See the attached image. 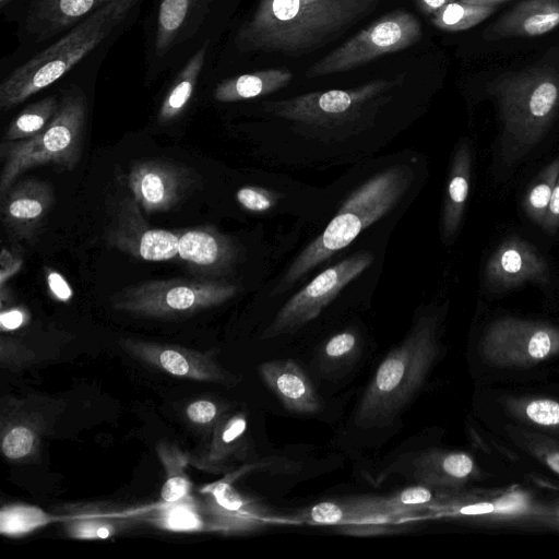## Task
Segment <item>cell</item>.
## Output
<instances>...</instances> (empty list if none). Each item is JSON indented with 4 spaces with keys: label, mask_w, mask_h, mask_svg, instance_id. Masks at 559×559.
Segmentation results:
<instances>
[{
    "label": "cell",
    "mask_w": 559,
    "mask_h": 559,
    "mask_svg": "<svg viewBox=\"0 0 559 559\" xmlns=\"http://www.w3.org/2000/svg\"><path fill=\"white\" fill-rule=\"evenodd\" d=\"M188 498V497H187ZM181 499L168 503L160 513L158 525L175 532H191L202 528L203 522L191 502Z\"/></svg>",
    "instance_id": "obj_34"
},
{
    "label": "cell",
    "mask_w": 559,
    "mask_h": 559,
    "mask_svg": "<svg viewBox=\"0 0 559 559\" xmlns=\"http://www.w3.org/2000/svg\"><path fill=\"white\" fill-rule=\"evenodd\" d=\"M401 80L402 76L378 79L355 88L313 92L264 105L267 112L283 119L320 127L340 126L354 120Z\"/></svg>",
    "instance_id": "obj_10"
},
{
    "label": "cell",
    "mask_w": 559,
    "mask_h": 559,
    "mask_svg": "<svg viewBox=\"0 0 559 559\" xmlns=\"http://www.w3.org/2000/svg\"><path fill=\"white\" fill-rule=\"evenodd\" d=\"M111 1L115 0H27L16 19L19 43L25 47H39Z\"/></svg>",
    "instance_id": "obj_15"
},
{
    "label": "cell",
    "mask_w": 559,
    "mask_h": 559,
    "mask_svg": "<svg viewBox=\"0 0 559 559\" xmlns=\"http://www.w3.org/2000/svg\"><path fill=\"white\" fill-rule=\"evenodd\" d=\"M53 521V516L35 506H5L0 512V532L12 537L23 536Z\"/></svg>",
    "instance_id": "obj_32"
},
{
    "label": "cell",
    "mask_w": 559,
    "mask_h": 559,
    "mask_svg": "<svg viewBox=\"0 0 559 559\" xmlns=\"http://www.w3.org/2000/svg\"><path fill=\"white\" fill-rule=\"evenodd\" d=\"M496 11V7L451 1L432 13V24L442 31L460 32L472 28Z\"/></svg>",
    "instance_id": "obj_29"
},
{
    "label": "cell",
    "mask_w": 559,
    "mask_h": 559,
    "mask_svg": "<svg viewBox=\"0 0 559 559\" xmlns=\"http://www.w3.org/2000/svg\"><path fill=\"white\" fill-rule=\"evenodd\" d=\"M559 176V157L546 165L530 186L524 200L525 214L538 225H543L552 190Z\"/></svg>",
    "instance_id": "obj_31"
},
{
    "label": "cell",
    "mask_w": 559,
    "mask_h": 559,
    "mask_svg": "<svg viewBox=\"0 0 559 559\" xmlns=\"http://www.w3.org/2000/svg\"><path fill=\"white\" fill-rule=\"evenodd\" d=\"M236 293L235 284L218 280H154L128 286L111 305L135 316L174 319L219 306Z\"/></svg>",
    "instance_id": "obj_7"
},
{
    "label": "cell",
    "mask_w": 559,
    "mask_h": 559,
    "mask_svg": "<svg viewBox=\"0 0 559 559\" xmlns=\"http://www.w3.org/2000/svg\"><path fill=\"white\" fill-rule=\"evenodd\" d=\"M13 0H0V8L4 10Z\"/></svg>",
    "instance_id": "obj_50"
},
{
    "label": "cell",
    "mask_w": 559,
    "mask_h": 559,
    "mask_svg": "<svg viewBox=\"0 0 559 559\" xmlns=\"http://www.w3.org/2000/svg\"><path fill=\"white\" fill-rule=\"evenodd\" d=\"M523 499L522 497H519L516 495L508 496L503 499H501L495 510L500 512H513L518 511L523 507Z\"/></svg>",
    "instance_id": "obj_46"
},
{
    "label": "cell",
    "mask_w": 559,
    "mask_h": 559,
    "mask_svg": "<svg viewBox=\"0 0 559 559\" xmlns=\"http://www.w3.org/2000/svg\"><path fill=\"white\" fill-rule=\"evenodd\" d=\"M22 265V255L17 250L3 248L0 255V287H3Z\"/></svg>",
    "instance_id": "obj_41"
},
{
    "label": "cell",
    "mask_w": 559,
    "mask_h": 559,
    "mask_svg": "<svg viewBox=\"0 0 559 559\" xmlns=\"http://www.w3.org/2000/svg\"><path fill=\"white\" fill-rule=\"evenodd\" d=\"M461 1L466 2V3H472V4L497 7L498 4L510 1V0H461Z\"/></svg>",
    "instance_id": "obj_48"
},
{
    "label": "cell",
    "mask_w": 559,
    "mask_h": 559,
    "mask_svg": "<svg viewBox=\"0 0 559 559\" xmlns=\"http://www.w3.org/2000/svg\"><path fill=\"white\" fill-rule=\"evenodd\" d=\"M472 154L466 142H462L452 158L442 211V230L445 238L453 236L460 227L471 185Z\"/></svg>",
    "instance_id": "obj_24"
},
{
    "label": "cell",
    "mask_w": 559,
    "mask_h": 559,
    "mask_svg": "<svg viewBox=\"0 0 559 559\" xmlns=\"http://www.w3.org/2000/svg\"><path fill=\"white\" fill-rule=\"evenodd\" d=\"M304 518L316 524L355 526L358 531L370 527L371 532L372 528L378 532L379 524H390L397 519L384 507L382 497L320 502L307 510Z\"/></svg>",
    "instance_id": "obj_23"
},
{
    "label": "cell",
    "mask_w": 559,
    "mask_h": 559,
    "mask_svg": "<svg viewBox=\"0 0 559 559\" xmlns=\"http://www.w3.org/2000/svg\"><path fill=\"white\" fill-rule=\"evenodd\" d=\"M372 261L373 254L359 252L322 271L287 300L264 331L263 337L272 338L293 332L316 319Z\"/></svg>",
    "instance_id": "obj_11"
},
{
    "label": "cell",
    "mask_w": 559,
    "mask_h": 559,
    "mask_svg": "<svg viewBox=\"0 0 559 559\" xmlns=\"http://www.w3.org/2000/svg\"><path fill=\"white\" fill-rule=\"evenodd\" d=\"M215 530L242 533L259 530L273 522L266 508L242 496L227 481H218L204 490Z\"/></svg>",
    "instance_id": "obj_20"
},
{
    "label": "cell",
    "mask_w": 559,
    "mask_h": 559,
    "mask_svg": "<svg viewBox=\"0 0 559 559\" xmlns=\"http://www.w3.org/2000/svg\"><path fill=\"white\" fill-rule=\"evenodd\" d=\"M381 0H259L238 29L241 52L299 56L318 49L372 13Z\"/></svg>",
    "instance_id": "obj_1"
},
{
    "label": "cell",
    "mask_w": 559,
    "mask_h": 559,
    "mask_svg": "<svg viewBox=\"0 0 559 559\" xmlns=\"http://www.w3.org/2000/svg\"><path fill=\"white\" fill-rule=\"evenodd\" d=\"M47 285L51 296L59 301H68L73 292L66 278L55 270H47Z\"/></svg>",
    "instance_id": "obj_42"
},
{
    "label": "cell",
    "mask_w": 559,
    "mask_h": 559,
    "mask_svg": "<svg viewBox=\"0 0 559 559\" xmlns=\"http://www.w3.org/2000/svg\"><path fill=\"white\" fill-rule=\"evenodd\" d=\"M142 0H115L17 66L0 84V108L10 110L52 85L122 25Z\"/></svg>",
    "instance_id": "obj_2"
},
{
    "label": "cell",
    "mask_w": 559,
    "mask_h": 559,
    "mask_svg": "<svg viewBox=\"0 0 559 559\" xmlns=\"http://www.w3.org/2000/svg\"><path fill=\"white\" fill-rule=\"evenodd\" d=\"M236 199L243 209L250 212L262 213L269 211L277 203L280 194L261 187L245 186L237 191Z\"/></svg>",
    "instance_id": "obj_36"
},
{
    "label": "cell",
    "mask_w": 559,
    "mask_h": 559,
    "mask_svg": "<svg viewBox=\"0 0 559 559\" xmlns=\"http://www.w3.org/2000/svg\"><path fill=\"white\" fill-rule=\"evenodd\" d=\"M236 242L213 226L179 233L178 257L202 276L219 277L229 273L238 259Z\"/></svg>",
    "instance_id": "obj_19"
},
{
    "label": "cell",
    "mask_w": 559,
    "mask_h": 559,
    "mask_svg": "<svg viewBox=\"0 0 559 559\" xmlns=\"http://www.w3.org/2000/svg\"><path fill=\"white\" fill-rule=\"evenodd\" d=\"M548 466L559 474V453H551L547 456Z\"/></svg>",
    "instance_id": "obj_49"
},
{
    "label": "cell",
    "mask_w": 559,
    "mask_h": 559,
    "mask_svg": "<svg viewBox=\"0 0 559 559\" xmlns=\"http://www.w3.org/2000/svg\"><path fill=\"white\" fill-rule=\"evenodd\" d=\"M107 242L136 259L167 261L178 257L179 233L152 228L135 199L126 197L115 207Z\"/></svg>",
    "instance_id": "obj_13"
},
{
    "label": "cell",
    "mask_w": 559,
    "mask_h": 559,
    "mask_svg": "<svg viewBox=\"0 0 559 559\" xmlns=\"http://www.w3.org/2000/svg\"><path fill=\"white\" fill-rule=\"evenodd\" d=\"M292 79V72L283 68L254 71L222 81L213 95L221 103L255 98L285 87Z\"/></svg>",
    "instance_id": "obj_26"
},
{
    "label": "cell",
    "mask_w": 559,
    "mask_h": 559,
    "mask_svg": "<svg viewBox=\"0 0 559 559\" xmlns=\"http://www.w3.org/2000/svg\"><path fill=\"white\" fill-rule=\"evenodd\" d=\"M36 445V435L26 425H16L8 429L1 440V450L5 457L20 460L29 455Z\"/></svg>",
    "instance_id": "obj_35"
},
{
    "label": "cell",
    "mask_w": 559,
    "mask_h": 559,
    "mask_svg": "<svg viewBox=\"0 0 559 559\" xmlns=\"http://www.w3.org/2000/svg\"><path fill=\"white\" fill-rule=\"evenodd\" d=\"M60 99L50 95L25 107L7 128L3 141L24 140L39 133L56 115Z\"/></svg>",
    "instance_id": "obj_28"
},
{
    "label": "cell",
    "mask_w": 559,
    "mask_h": 559,
    "mask_svg": "<svg viewBox=\"0 0 559 559\" xmlns=\"http://www.w3.org/2000/svg\"><path fill=\"white\" fill-rule=\"evenodd\" d=\"M187 417L198 425H209L218 416L217 405L210 400H198L186 408Z\"/></svg>",
    "instance_id": "obj_40"
},
{
    "label": "cell",
    "mask_w": 559,
    "mask_h": 559,
    "mask_svg": "<svg viewBox=\"0 0 559 559\" xmlns=\"http://www.w3.org/2000/svg\"><path fill=\"white\" fill-rule=\"evenodd\" d=\"M525 414L533 423L540 426L559 425V403L551 400H535L525 407Z\"/></svg>",
    "instance_id": "obj_39"
},
{
    "label": "cell",
    "mask_w": 559,
    "mask_h": 559,
    "mask_svg": "<svg viewBox=\"0 0 559 559\" xmlns=\"http://www.w3.org/2000/svg\"><path fill=\"white\" fill-rule=\"evenodd\" d=\"M412 179L409 167L393 166L356 189L324 230L289 265L273 294L285 292L309 271L346 248L401 200Z\"/></svg>",
    "instance_id": "obj_4"
},
{
    "label": "cell",
    "mask_w": 559,
    "mask_h": 559,
    "mask_svg": "<svg viewBox=\"0 0 559 559\" xmlns=\"http://www.w3.org/2000/svg\"><path fill=\"white\" fill-rule=\"evenodd\" d=\"M247 431V418L243 414H237L221 423L216 429L211 456L219 461L231 455L242 443Z\"/></svg>",
    "instance_id": "obj_33"
},
{
    "label": "cell",
    "mask_w": 559,
    "mask_h": 559,
    "mask_svg": "<svg viewBox=\"0 0 559 559\" xmlns=\"http://www.w3.org/2000/svg\"><path fill=\"white\" fill-rule=\"evenodd\" d=\"M138 359L171 376L199 381L233 382L234 377L210 356L180 346L128 338L121 343Z\"/></svg>",
    "instance_id": "obj_17"
},
{
    "label": "cell",
    "mask_w": 559,
    "mask_h": 559,
    "mask_svg": "<svg viewBox=\"0 0 559 559\" xmlns=\"http://www.w3.org/2000/svg\"><path fill=\"white\" fill-rule=\"evenodd\" d=\"M215 0H159L152 41L148 45L150 74L187 61L204 44L206 21ZM147 70V71H148Z\"/></svg>",
    "instance_id": "obj_9"
},
{
    "label": "cell",
    "mask_w": 559,
    "mask_h": 559,
    "mask_svg": "<svg viewBox=\"0 0 559 559\" xmlns=\"http://www.w3.org/2000/svg\"><path fill=\"white\" fill-rule=\"evenodd\" d=\"M416 2L425 13L432 14L445 3L451 2V0H416Z\"/></svg>",
    "instance_id": "obj_47"
},
{
    "label": "cell",
    "mask_w": 559,
    "mask_h": 559,
    "mask_svg": "<svg viewBox=\"0 0 559 559\" xmlns=\"http://www.w3.org/2000/svg\"><path fill=\"white\" fill-rule=\"evenodd\" d=\"M259 372L287 411L296 414H314L321 408L311 380L294 360L265 361L259 366Z\"/></svg>",
    "instance_id": "obj_21"
},
{
    "label": "cell",
    "mask_w": 559,
    "mask_h": 559,
    "mask_svg": "<svg viewBox=\"0 0 559 559\" xmlns=\"http://www.w3.org/2000/svg\"><path fill=\"white\" fill-rule=\"evenodd\" d=\"M559 26V0H525L503 14L488 29L487 40L534 37Z\"/></svg>",
    "instance_id": "obj_22"
},
{
    "label": "cell",
    "mask_w": 559,
    "mask_h": 559,
    "mask_svg": "<svg viewBox=\"0 0 559 559\" xmlns=\"http://www.w3.org/2000/svg\"><path fill=\"white\" fill-rule=\"evenodd\" d=\"M437 352L436 320L423 317L377 368L357 407L356 424H391L424 383Z\"/></svg>",
    "instance_id": "obj_5"
},
{
    "label": "cell",
    "mask_w": 559,
    "mask_h": 559,
    "mask_svg": "<svg viewBox=\"0 0 559 559\" xmlns=\"http://www.w3.org/2000/svg\"><path fill=\"white\" fill-rule=\"evenodd\" d=\"M68 532L72 537L81 539H104L115 534V527L108 522L84 519L71 523Z\"/></svg>",
    "instance_id": "obj_38"
},
{
    "label": "cell",
    "mask_w": 559,
    "mask_h": 559,
    "mask_svg": "<svg viewBox=\"0 0 559 559\" xmlns=\"http://www.w3.org/2000/svg\"><path fill=\"white\" fill-rule=\"evenodd\" d=\"M421 35V26L415 15L405 10H395L381 16L317 61L305 75L313 79L349 71L380 56L408 48L415 45Z\"/></svg>",
    "instance_id": "obj_8"
},
{
    "label": "cell",
    "mask_w": 559,
    "mask_h": 559,
    "mask_svg": "<svg viewBox=\"0 0 559 559\" xmlns=\"http://www.w3.org/2000/svg\"><path fill=\"white\" fill-rule=\"evenodd\" d=\"M191 169L162 159L135 163L128 175V185L140 207L146 214L173 209L192 188Z\"/></svg>",
    "instance_id": "obj_14"
},
{
    "label": "cell",
    "mask_w": 559,
    "mask_h": 559,
    "mask_svg": "<svg viewBox=\"0 0 559 559\" xmlns=\"http://www.w3.org/2000/svg\"><path fill=\"white\" fill-rule=\"evenodd\" d=\"M53 190L46 181L27 178L15 182L1 198V218L15 239H29L53 204Z\"/></svg>",
    "instance_id": "obj_18"
},
{
    "label": "cell",
    "mask_w": 559,
    "mask_h": 559,
    "mask_svg": "<svg viewBox=\"0 0 559 559\" xmlns=\"http://www.w3.org/2000/svg\"><path fill=\"white\" fill-rule=\"evenodd\" d=\"M495 504L489 502H479L474 504H467L460 509V513L463 515H483L495 511Z\"/></svg>",
    "instance_id": "obj_45"
},
{
    "label": "cell",
    "mask_w": 559,
    "mask_h": 559,
    "mask_svg": "<svg viewBox=\"0 0 559 559\" xmlns=\"http://www.w3.org/2000/svg\"><path fill=\"white\" fill-rule=\"evenodd\" d=\"M557 350L558 329L514 318L493 322L484 338V353L499 364H530L542 360Z\"/></svg>",
    "instance_id": "obj_12"
},
{
    "label": "cell",
    "mask_w": 559,
    "mask_h": 559,
    "mask_svg": "<svg viewBox=\"0 0 559 559\" xmlns=\"http://www.w3.org/2000/svg\"><path fill=\"white\" fill-rule=\"evenodd\" d=\"M501 121V155L518 162L544 138L559 111V72L531 67L498 76L488 87Z\"/></svg>",
    "instance_id": "obj_3"
},
{
    "label": "cell",
    "mask_w": 559,
    "mask_h": 559,
    "mask_svg": "<svg viewBox=\"0 0 559 559\" xmlns=\"http://www.w3.org/2000/svg\"><path fill=\"white\" fill-rule=\"evenodd\" d=\"M86 115L85 94L80 87L72 86L63 93L56 115L45 129L28 139L3 142L0 197L32 167L52 164L67 170L74 169L82 154Z\"/></svg>",
    "instance_id": "obj_6"
},
{
    "label": "cell",
    "mask_w": 559,
    "mask_h": 559,
    "mask_svg": "<svg viewBox=\"0 0 559 559\" xmlns=\"http://www.w3.org/2000/svg\"><path fill=\"white\" fill-rule=\"evenodd\" d=\"M451 1H457V0H451Z\"/></svg>",
    "instance_id": "obj_51"
},
{
    "label": "cell",
    "mask_w": 559,
    "mask_h": 559,
    "mask_svg": "<svg viewBox=\"0 0 559 559\" xmlns=\"http://www.w3.org/2000/svg\"><path fill=\"white\" fill-rule=\"evenodd\" d=\"M358 348V338L353 331H343L333 335L324 345L323 356L330 362H341L350 357Z\"/></svg>",
    "instance_id": "obj_37"
},
{
    "label": "cell",
    "mask_w": 559,
    "mask_h": 559,
    "mask_svg": "<svg viewBox=\"0 0 559 559\" xmlns=\"http://www.w3.org/2000/svg\"><path fill=\"white\" fill-rule=\"evenodd\" d=\"M486 283L498 289H508L524 283L545 285L549 267L539 251L525 239L506 238L489 257L485 267Z\"/></svg>",
    "instance_id": "obj_16"
},
{
    "label": "cell",
    "mask_w": 559,
    "mask_h": 559,
    "mask_svg": "<svg viewBox=\"0 0 559 559\" xmlns=\"http://www.w3.org/2000/svg\"><path fill=\"white\" fill-rule=\"evenodd\" d=\"M27 319V311L23 308H11L2 310L0 316V325L2 331L15 330L22 326Z\"/></svg>",
    "instance_id": "obj_44"
},
{
    "label": "cell",
    "mask_w": 559,
    "mask_h": 559,
    "mask_svg": "<svg viewBox=\"0 0 559 559\" xmlns=\"http://www.w3.org/2000/svg\"><path fill=\"white\" fill-rule=\"evenodd\" d=\"M211 43L204 44L183 64L166 92L158 110V121L168 123L187 108L195 92Z\"/></svg>",
    "instance_id": "obj_27"
},
{
    "label": "cell",
    "mask_w": 559,
    "mask_h": 559,
    "mask_svg": "<svg viewBox=\"0 0 559 559\" xmlns=\"http://www.w3.org/2000/svg\"><path fill=\"white\" fill-rule=\"evenodd\" d=\"M157 451L166 471V479L160 491L163 501L171 503L187 498L191 483L185 473V455L169 444H159Z\"/></svg>",
    "instance_id": "obj_30"
},
{
    "label": "cell",
    "mask_w": 559,
    "mask_h": 559,
    "mask_svg": "<svg viewBox=\"0 0 559 559\" xmlns=\"http://www.w3.org/2000/svg\"><path fill=\"white\" fill-rule=\"evenodd\" d=\"M542 227L554 234L559 227V176L556 181Z\"/></svg>",
    "instance_id": "obj_43"
},
{
    "label": "cell",
    "mask_w": 559,
    "mask_h": 559,
    "mask_svg": "<svg viewBox=\"0 0 559 559\" xmlns=\"http://www.w3.org/2000/svg\"><path fill=\"white\" fill-rule=\"evenodd\" d=\"M412 466L417 481L430 487L465 479L474 471V461L465 453L428 450L416 453Z\"/></svg>",
    "instance_id": "obj_25"
}]
</instances>
